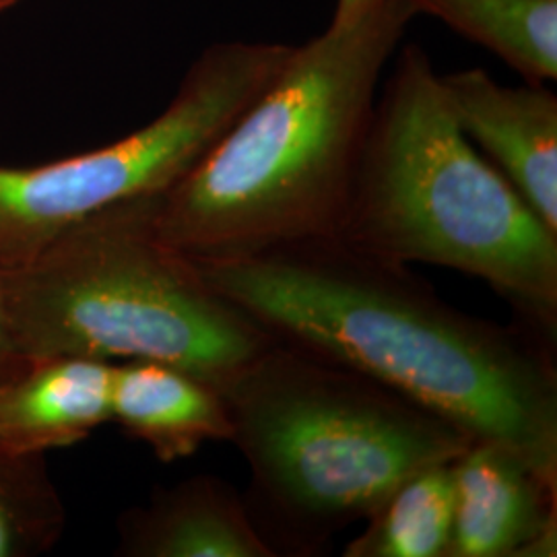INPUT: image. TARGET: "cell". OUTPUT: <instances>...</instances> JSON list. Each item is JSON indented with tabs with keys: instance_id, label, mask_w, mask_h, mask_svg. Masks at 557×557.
I'll list each match as a JSON object with an SVG mask.
<instances>
[{
	"instance_id": "cell-1",
	"label": "cell",
	"mask_w": 557,
	"mask_h": 557,
	"mask_svg": "<svg viewBox=\"0 0 557 557\" xmlns=\"http://www.w3.org/2000/svg\"><path fill=\"white\" fill-rule=\"evenodd\" d=\"M193 260L278 343L376 380L471 440L512 448L557 487L556 345L518 320L467 314L409 264L338 234Z\"/></svg>"
},
{
	"instance_id": "cell-2",
	"label": "cell",
	"mask_w": 557,
	"mask_h": 557,
	"mask_svg": "<svg viewBox=\"0 0 557 557\" xmlns=\"http://www.w3.org/2000/svg\"><path fill=\"white\" fill-rule=\"evenodd\" d=\"M405 0L335 11L294 48L211 151L156 199L163 242L227 259L341 232L386 60L413 17Z\"/></svg>"
},
{
	"instance_id": "cell-3",
	"label": "cell",
	"mask_w": 557,
	"mask_h": 557,
	"mask_svg": "<svg viewBox=\"0 0 557 557\" xmlns=\"http://www.w3.org/2000/svg\"><path fill=\"white\" fill-rule=\"evenodd\" d=\"M221 395L230 442L250 471L242 496L275 557L324 554L405 479L455 460L471 444L397 391L278 341Z\"/></svg>"
},
{
	"instance_id": "cell-4",
	"label": "cell",
	"mask_w": 557,
	"mask_h": 557,
	"mask_svg": "<svg viewBox=\"0 0 557 557\" xmlns=\"http://www.w3.org/2000/svg\"><path fill=\"white\" fill-rule=\"evenodd\" d=\"M338 236L481 278L556 345L557 234L462 133L419 46L403 50L374 106Z\"/></svg>"
},
{
	"instance_id": "cell-5",
	"label": "cell",
	"mask_w": 557,
	"mask_h": 557,
	"mask_svg": "<svg viewBox=\"0 0 557 557\" xmlns=\"http://www.w3.org/2000/svg\"><path fill=\"white\" fill-rule=\"evenodd\" d=\"M158 197L101 211L29 262L0 271L4 324L21 361H160L221 393L277 343L161 239Z\"/></svg>"
},
{
	"instance_id": "cell-6",
	"label": "cell",
	"mask_w": 557,
	"mask_h": 557,
	"mask_svg": "<svg viewBox=\"0 0 557 557\" xmlns=\"http://www.w3.org/2000/svg\"><path fill=\"white\" fill-rule=\"evenodd\" d=\"M292 46L211 50L168 110L98 151L38 168H0V271L112 207L163 195L199 163L292 57Z\"/></svg>"
},
{
	"instance_id": "cell-7",
	"label": "cell",
	"mask_w": 557,
	"mask_h": 557,
	"mask_svg": "<svg viewBox=\"0 0 557 557\" xmlns=\"http://www.w3.org/2000/svg\"><path fill=\"white\" fill-rule=\"evenodd\" d=\"M455 522L446 557H554L557 487L512 448L471 440L453 460Z\"/></svg>"
},
{
	"instance_id": "cell-8",
	"label": "cell",
	"mask_w": 557,
	"mask_h": 557,
	"mask_svg": "<svg viewBox=\"0 0 557 557\" xmlns=\"http://www.w3.org/2000/svg\"><path fill=\"white\" fill-rule=\"evenodd\" d=\"M458 126L557 234V98L539 83L504 87L471 69L440 77Z\"/></svg>"
},
{
	"instance_id": "cell-9",
	"label": "cell",
	"mask_w": 557,
	"mask_h": 557,
	"mask_svg": "<svg viewBox=\"0 0 557 557\" xmlns=\"http://www.w3.org/2000/svg\"><path fill=\"white\" fill-rule=\"evenodd\" d=\"M27 363L25 374L0 379V457L71 446L112 419L110 361L52 358Z\"/></svg>"
},
{
	"instance_id": "cell-10",
	"label": "cell",
	"mask_w": 557,
	"mask_h": 557,
	"mask_svg": "<svg viewBox=\"0 0 557 557\" xmlns=\"http://www.w3.org/2000/svg\"><path fill=\"white\" fill-rule=\"evenodd\" d=\"M122 549L140 557H275L242 492L213 475L188 479L124 518Z\"/></svg>"
},
{
	"instance_id": "cell-11",
	"label": "cell",
	"mask_w": 557,
	"mask_h": 557,
	"mask_svg": "<svg viewBox=\"0 0 557 557\" xmlns=\"http://www.w3.org/2000/svg\"><path fill=\"white\" fill-rule=\"evenodd\" d=\"M112 419L149 444L161 460L188 457L205 442L232 438L220 391L160 361L131 359L114 366Z\"/></svg>"
},
{
	"instance_id": "cell-12",
	"label": "cell",
	"mask_w": 557,
	"mask_h": 557,
	"mask_svg": "<svg viewBox=\"0 0 557 557\" xmlns=\"http://www.w3.org/2000/svg\"><path fill=\"white\" fill-rule=\"evenodd\" d=\"M498 54L531 83L557 79V0H405Z\"/></svg>"
},
{
	"instance_id": "cell-13",
	"label": "cell",
	"mask_w": 557,
	"mask_h": 557,
	"mask_svg": "<svg viewBox=\"0 0 557 557\" xmlns=\"http://www.w3.org/2000/svg\"><path fill=\"white\" fill-rule=\"evenodd\" d=\"M453 460L405 479L349 541L345 557H446L455 522Z\"/></svg>"
},
{
	"instance_id": "cell-14",
	"label": "cell",
	"mask_w": 557,
	"mask_h": 557,
	"mask_svg": "<svg viewBox=\"0 0 557 557\" xmlns=\"http://www.w3.org/2000/svg\"><path fill=\"white\" fill-rule=\"evenodd\" d=\"M15 545V529H13V518L0 496V557L11 556Z\"/></svg>"
},
{
	"instance_id": "cell-15",
	"label": "cell",
	"mask_w": 557,
	"mask_h": 557,
	"mask_svg": "<svg viewBox=\"0 0 557 557\" xmlns=\"http://www.w3.org/2000/svg\"><path fill=\"white\" fill-rule=\"evenodd\" d=\"M17 361H21V359L13 354L9 333H7V324H4V314H2V304H0V379L7 372V368L11 363H17Z\"/></svg>"
},
{
	"instance_id": "cell-16",
	"label": "cell",
	"mask_w": 557,
	"mask_h": 557,
	"mask_svg": "<svg viewBox=\"0 0 557 557\" xmlns=\"http://www.w3.org/2000/svg\"><path fill=\"white\" fill-rule=\"evenodd\" d=\"M359 2H363V0H338L335 11H349V9L358 7Z\"/></svg>"
}]
</instances>
